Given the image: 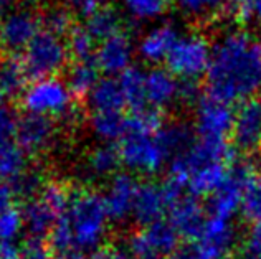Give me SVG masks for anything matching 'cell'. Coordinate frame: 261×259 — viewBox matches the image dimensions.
Wrapping results in <instances>:
<instances>
[{
  "mask_svg": "<svg viewBox=\"0 0 261 259\" xmlns=\"http://www.w3.org/2000/svg\"><path fill=\"white\" fill-rule=\"evenodd\" d=\"M42 25L46 32L63 37L73 28V15L66 7H51L43 13Z\"/></svg>",
  "mask_w": 261,
  "mask_h": 259,
  "instance_id": "cell-35",
  "label": "cell"
},
{
  "mask_svg": "<svg viewBox=\"0 0 261 259\" xmlns=\"http://www.w3.org/2000/svg\"><path fill=\"white\" fill-rule=\"evenodd\" d=\"M230 165L228 162L215 160L195 168L187 180V187L195 196H212L215 195L225 180L228 179Z\"/></svg>",
  "mask_w": 261,
  "mask_h": 259,
  "instance_id": "cell-22",
  "label": "cell"
},
{
  "mask_svg": "<svg viewBox=\"0 0 261 259\" xmlns=\"http://www.w3.org/2000/svg\"><path fill=\"white\" fill-rule=\"evenodd\" d=\"M245 22L255 23L258 28L261 30V0H251V2H250Z\"/></svg>",
  "mask_w": 261,
  "mask_h": 259,
  "instance_id": "cell-43",
  "label": "cell"
},
{
  "mask_svg": "<svg viewBox=\"0 0 261 259\" xmlns=\"http://www.w3.org/2000/svg\"><path fill=\"white\" fill-rule=\"evenodd\" d=\"M178 37H180V32H178L174 23H154L137 40L136 51L141 56V60L149 65H159L162 61L166 63V60L169 58Z\"/></svg>",
  "mask_w": 261,
  "mask_h": 259,
  "instance_id": "cell-19",
  "label": "cell"
},
{
  "mask_svg": "<svg viewBox=\"0 0 261 259\" xmlns=\"http://www.w3.org/2000/svg\"><path fill=\"white\" fill-rule=\"evenodd\" d=\"M108 211L101 193L93 190H78L71 193L65 215L60 218L50 235V243L60 253L80 249L83 253L98 251L109 233Z\"/></svg>",
  "mask_w": 261,
  "mask_h": 259,
  "instance_id": "cell-2",
  "label": "cell"
},
{
  "mask_svg": "<svg viewBox=\"0 0 261 259\" xmlns=\"http://www.w3.org/2000/svg\"><path fill=\"white\" fill-rule=\"evenodd\" d=\"M15 139L27 154H45L57 142V126L53 119L25 114L18 119Z\"/></svg>",
  "mask_w": 261,
  "mask_h": 259,
  "instance_id": "cell-18",
  "label": "cell"
},
{
  "mask_svg": "<svg viewBox=\"0 0 261 259\" xmlns=\"http://www.w3.org/2000/svg\"><path fill=\"white\" fill-rule=\"evenodd\" d=\"M51 249V243H48L45 238L30 236L20 246V253H22V259H53Z\"/></svg>",
  "mask_w": 261,
  "mask_h": 259,
  "instance_id": "cell-37",
  "label": "cell"
},
{
  "mask_svg": "<svg viewBox=\"0 0 261 259\" xmlns=\"http://www.w3.org/2000/svg\"><path fill=\"white\" fill-rule=\"evenodd\" d=\"M13 4H15V0H0V10L9 9V7H12Z\"/></svg>",
  "mask_w": 261,
  "mask_h": 259,
  "instance_id": "cell-48",
  "label": "cell"
},
{
  "mask_svg": "<svg viewBox=\"0 0 261 259\" xmlns=\"http://www.w3.org/2000/svg\"><path fill=\"white\" fill-rule=\"evenodd\" d=\"M70 198L71 193H68L65 185L60 182H48L35 196L27 200L22 215L25 229L30 236L45 238L46 235H51L60 218L65 215Z\"/></svg>",
  "mask_w": 261,
  "mask_h": 259,
  "instance_id": "cell-5",
  "label": "cell"
},
{
  "mask_svg": "<svg viewBox=\"0 0 261 259\" xmlns=\"http://www.w3.org/2000/svg\"><path fill=\"white\" fill-rule=\"evenodd\" d=\"M255 180L256 175L251 165L245 162L231 163L228 179L215 195L210 196V215L226 218V220H231L233 216L238 215L242 211L245 195Z\"/></svg>",
  "mask_w": 261,
  "mask_h": 259,
  "instance_id": "cell-10",
  "label": "cell"
},
{
  "mask_svg": "<svg viewBox=\"0 0 261 259\" xmlns=\"http://www.w3.org/2000/svg\"><path fill=\"white\" fill-rule=\"evenodd\" d=\"M42 18L30 9H13L0 20V48L10 54L23 53L38 35Z\"/></svg>",
  "mask_w": 261,
  "mask_h": 259,
  "instance_id": "cell-13",
  "label": "cell"
},
{
  "mask_svg": "<svg viewBox=\"0 0 261 259\" xmlns=\"http://www.w3.org/2000/svg\"><path fill=\"white\" fill-rule=\"evenodd\" d=\"M250 2H251V0H228V5H230V9L233 10V13H235V17L238 20H242V22H245Z\"/></svg>",
  "mask_w": 261,
  "mask_h": 259,
  "instance_id": "cell-45",
  "label": "cell"
},
{
  "mask_svg": "<svg viewBox=\"0 0 261 259\" xmlns=\"http://www.w3.org/2000/svg\"><path fill=\"white\" fill-rule=\"evenodd\" d=\"M15 193H17V190L12 183L0 179V213L13 207Z\"/></svg>",
  "mask_w": 261,
  "mask_h": 259,
  "instance_id": "cell-41",
  "label": "cell"
},
{
  "mask_svg": "<svg viewBox=\"0 0 261 259\" xmlns=\"http://www.w3.org/2000/svg\"><path fill=\"white\" fill-rule=\"evenodd\" d=\"M240 259H261V253H253V251H246V253Z\"/></svg>",
  "mask_w": 261,
  "mask_h": 259,
  "instance_id": "cell-47",
  "label": "cell"
},
{
  "mask_svg": "<svg viewBox=\"0 0 261 259\" xmlns=\"http://www.w3.org/2000/svg\"><path fill=\"white\" fill-rule=\"evenodd\" d=\"M17 139H0V179L15 185L30 172L29 159Z\"/></svg>",
  "mask_w": 261,
  "mask_h": 259,
  "instance_id": "cell-23",
  "label": "cell"
},
{
  "mask_svg": "<svg viewBox=\"0 0 261 259\" xmlns=\"http://www.w3.org/2000/svg\"><path fill=\"white\" fill-rule=\"evenodd\" d=\"M29 71L23 65L22 58H7L0 63V83H2L7 96L12 94H22L27 88V79H29Z\"/></svg>",
  "mask_w": 261,
  "mask_h": 259,
  "instance_id": "cell-32",
  "label": "cell"
},
{
  "mask_svg": "<svg viewBox=\"0 0 261 259\" xmlns=\"http://www.w3.org/2000/svg\"><path fill=\"white\" fill-rule=\"evenodd\" d=\"M88 106L93 112H121L126 107L119 81L111 76L101 78L88 96Z\"/></svg>",
  "mask_w": 261,
  "mask_h": 259,
  "instance_id": "cell-24",
  "label": "cell"
},
{
  "mask_svg": "<svg viewBox=\"0 0 261 259\" xmlns=\"http://www.w3.org/2000/svg\"><path fill=\"white\" fill-rule=\"evenodd\" d=\"M137 188L139 183L130 174H116L108 180L101 196L109 220L114 223H124L133 218Z\"/></svg>",
  "mask_w": 261,
  "mask_h": 259,
  "instance_id": "cell-15",
  "label": "cell"
},
{
  "mask_svg": "<svg viewBox=\"0 0 261 259\" xmlns=\"http://www.w3.org/2000/svg\"><path fill=\"white\" fill-rule=\"evenodd\" d=\"M233 122L235 111L225 101L207 94L195 103L194 126L198 139L226 142L233 132Z\"/></svg>",
  "mask_w": 261,
  "mask_h": 259,
  "instance_id": "cell-12",
  "label": "cell"
},
{
  "mask_svg": "<svg viewBox=\"0 0 261 259\" xmlns=\"http://www.w3.org/2000/svg\"><path fill=\"white\" fill-rule=\"evenodd\" d=\"M146 101L155 111H166L182 103V81L167 68L154 66L146 71Z\"/></svg>",
  "mask_w": 261,
  "mask_h": 259,
  "instance_id": "cell-20",
  "label": "cell"
},
{
  "mask_svg": "<svg viewBox=\"0 0 261 259\" xmlns=\"http://www.w3.org/2000/svg\"><path fill=\"white\" fill-rule=\"evenodd\" d=\"M70 50L63 37L50 32H40L22 53V61L33 79L58 76L70 63Z\"/></svg>",
  "mask_w": 261,
  "mask_h": 259,
  "instance_id": "cell-7",
  "label": "cell"
},
{
  "mask_svg": "<svg viewBox=\"0 0 261 259\" xmlns=\"http://www.w3.org/2000/svg\"><path fill=\"white\" fill-rule=\"evenodd\" d=\"M212 50L214 45L203 33H180L169 58L166 60V68L180 81L195 83L202 76H207L212 61Z\"/></svg>",
  "mask_w": 261,
  "mask_h": 259,
  "instance_id": "cell-6",
  "label": "cell"
},
{
  "mask_svg": "<svg viewBox=\"0 0 261 259\" xmlns=\"http://www.w3.org/2000/svg\"><path fill=\"white\" fill-rule=\"evenodd\" d=\"M25 229L22 211L12 207L0 213V243H15Z\"/></svg>",
  "mask_w": 261,
  "mask_h": 259,
  "instance_id": "cell-34",
  "label": "cell"
},
{
  "mask_svg": "<svg viewBox=\"0 0 261 259\" xmlns=\"http://www.w3.org/2000/svg\"><path fill=\"white\" fill-rule=\"evenodd\" d=\"M122 96H124L126 106L134 111L147 107L146 101V71L141 68L130 66L127 71H124L118 78Z\"/></svg>",
  "mask_w": 261,
  "mask_h": 259,
  "instance_id": "cell-28",
  "label": "cell"
},
{
  "mask_svg": "<svg viewBox=\"0 0 261 259\" xmlns=\"http://www.w3.org/2000/svg\"><path fill=\"white\" fill-rule=\"evenodd\" d=\"M210 96L242 104L261 93V42L251 32L226 28L217 37L207 71Z\"/></svg>",
  "mask_w": 261,
  "mask_h": 259,
  "instance_id": "cell-1",
  "label": "cell"
},
{
  "mask_svg": "<svg viewBox=\"0 0 261 259\" xmlns=\"http://www.w3.org/2000/svg\"><path fill=\"white\" fill-rule=\"evenodd\" d=\"M57 259H89L86 256V253L80 249H70V251H63V253H60Z\"/></svg>",
  "mask_w": 261,
  "mask_h": 259,
  "instance_id": "cell-46",
  "label": "cell"
},
{
  "mask_svg": "<svg viewBox=\"0 0 261 259\" xmlns=\"http://www.w3.org/2000/svg\"><path fill=\"white\" fill-rule=\"evenodd\" d=\"M230 159H231V147L226 142L203 140L197 137V140L194 139V142L189 147H185L184 151L175 154L170 159L169 180L178 188H184L187 185L190 174L195 168L215 160L230 162Z\"/></svg>",
  "mask_w": 261,
  "mask_h": 259,
  "instance_id": "cell-9",
  "label": "cell"
},
{
  "mask_svg": "<svg viewBox=\"0 0 261 259\" xmlns=\"http://www.w3.org/2000/svg\"><path fill=\"white\" fill-rule=\"evenodd\" d=\"M18 119L12 109L0 106V139H15Z\"/></svg>",
  "mask_w": 261,
  "mask_h": 259,
  "instance_id": "cell-39",
  "label": "cell"
},
{
  "mask_svg": "<svg viewBox=\"0 0 261 259\" xmlns=\"http://www.w3.org/2000/svg\"><path fill=\"white\" fill-rule=\"evenodd\" d=\"M63 2L71 15L86 20L106 7V0H63Z\"/></svg>",
  "mask_w": 261,
  "mask_h": 259,
  "instance_id": "cell-38",
  "label": "cell"
},
{
  "mask_svg": "<svg viewBox=\"0 0 261 259\" xmlns=\"http://www.w3.org/2000/svg\"><path fill=\"white\" fill-rule=\"evenodd\" d=\"M246 251L261 253V223L251 224L248 235H246Z\"/></svg>",
  "mask_w": 261,
  "mask_h": 259,
  "instance_id": "cell-42",
  "label": "cell"
},
{
  "mask_svg": "<svg viewBox=\"0 0 261 259\" xmlns=\"http://www.w3.org/2000/svg\"><path fill=\"white\" fill-rule=\"evenodd\" d=\"M89 259H136V256L130 253L129 248L102 246L98 251H94Z\"/></svg>",
  "mask_w": 261,
  "mask_h": 259,
  "instance_id": "cell-40",
  "label": "cell"
},
{
  "mask_svg": "<svg viewBox=\"0 0 261 259\" xmlns=\"http://www.w3.org/2000/svg\"><path fill=\"white\" fill-rule=\"evenodd\" d=\"M242 213L250 223H261V182L258 179L251 183V187L245 195Z\"/></svg>",
  "mask_w": 261,
  "mask_h": 259,
  "instance_id": "cell-36",
  "label": "cell"
},
{
  "mask_svg": "<svg viewBox=\"0 0 261 259\" xmlns=\"http://www.w3.org/2000/svg\"><path fill=\"white\" fill-rule=\"evenodd\" d=\"M68 50L76 60H91L96 53V38L89 33L86 26H73L68 33Z\"/></svg>",
  "mask_w": 261,
  "mask_h": 259,
  "instance_id": "cell-33",
  "label": "cell"
},
{
  "mask_svg": "<svg viewBox=\"0 0 261 259\" xmlns=\"http://www.w3.org/2000/svg\"><path fill=\"white\" fill-rule=\"evenodd\" d=\"M118 152L121 163L130 174L154 175L167 165L172 159L169 147L159 132L126 131L119 140Z\"/></svg>",
  "mask_w": 261,
  "mask_h": 259,
  "instance_id": "cell-4",
  "label": "cell"
},
{
  "mask_svg": "<svg viewBox=\"0 0 261 259\" xmlns=\"http://www.w3.org/2000/svg\"><path fill=\"white\" fill-rule=\"evenodd\" d=\"M233 144L245 154L261 151V98L245 101L235 111Z\"/></svg>",
  "mask_w": 261,
  "mask_h": 259,
  "instance_id": "cell-16",
  "label": "cell"
},
{
  "mask_svg": "<svg viewBox=\"0 0 261 259\" xmlns=\"http://www.w3.org/2000/svg\"><path fill=\"white\" fill-rule=\"evenodd\" d=\"M5 96H7V93H5V90H4V86H2V83H0V106H2V103H4V99H5Z\"/></svg>",
  "mask_w": 261,
  "mask_h": 259,
  "instance_id": "cell-49",
  "label": "cell"
},
{
  "mask_svg": "<svg viewBox=\"0 0 261 259\" xmlns=\"http://www.w3.org/2000/svg\"><path fill=\"white\" fill-rule=\"evenodd\" d=\"M177 10L194 22H210L228 5V0H175Z\"/></svg>",
  "mask_w": 261,
  "mask_h": 259,
  "instance_id": "cell-29",
  "label": "cell"
},
{
  "mask_svg": "<svg viewBox=\"0 0 261 259\" xmlns=\"http://www.w3.org/2000/svg\"><path fill=\"white\" fill-rule=\"evenodd\" d=\"M0 259H22L20 246L15 243H0Z\"/></svg>",
  "mask_w": 261,
  "mask_h": 259,
  "instance_id": "cell-44",
  "label": "cell"
},
{
  "mask_svg": "<svg viewBox=\"0 0 261 259\" xmlns=\"http://www.w3.org/2000/svg\"><path fill=\"white\" fill-rule=\"evenodd\" d=\"M182 188L167 180L166 183L142 182L137 188L133 218L141 226H147L157 221H162L169 215L175 200L180 196Z\"/></svg>",
  "mask_w": 261,
  "mask_h": 259,
  "instance_id": "cell-11",
  "label": "cell"
},
{
  "mask_svg": "<svg viewBox=\"0 0 261 259\" xmlns=\"http://www.w3.org/2000/svg\"><path fill=\"white\" fill-rule=\"evenodd\" d=\"M121 165V157L118 149L111 144H99L85 159V172L89 179H111L118 174V167Z\"/></svg>",
  "mask_w": 261,
  "mask_h": 259,
  "instance_id": "cell-25",
  "label": "cell"
},
{
  "mask_svg": "<svg viewBox=\"0 0 261 259\" xmlns=\"http://www.w3.org/2000/svg\"><path fill=\"white\" fill-rule=\"evenodd\" d=\"M134 54H137L136 43L129 35L121 32L105 42H99L94 53V63L106 76L119 78L122 73L133 66Z\"/></svg>",
  "mask_w": 261,
  "mask_h": 259,
  "instance_id": "cell-17",
  "label": "cell"
},
{
  "mask_svg": "<svg viewBox=\"0 0 261 259\" xmlns=\"http://www.w3.org/2000/svg\"><path fill=\"white\" fill-rule=\"evenodd\" d=\"M167 216L169 223L174 226L178 236L190 241L200 235L203 224L208 218L203 205L195 195L178 196Z\"/></svg>",
  "mask_w": 261,
  "mask_h": 259,
  "instance_id": "cell-21",
  "label": "cell"
},
{
  "mask_svg": "<svg viewBox=\"0 0 261 259\" xmlns=\"http://www.w3.org/2000/svg\"><path fill=\"white\" fill-rule=\"evenodd\" d=\"M89 131L101 144H113L124 137L127 118L121 112H93L89 119Z\"/></svg>",
  "mask_w": 261,
  "mask_h": 259,
  "instance_id": "cell-26",
  "label": "cell"
},
{
  "mask_svg": "<svg viewBox=\"0 0 261 259\" xmlns=\"http://www.w3.org/2000/svg\"><path fill=\"white\" fill-rule=\"evenodd\" d=\"M86 28L96 38V42H105V40L118 35L122 30V18L114 9L105 7L99 12H96L93 17L88 18Z\"/></svg>",
  "mask_w": 261,
  "mask_h": 259,
  "instance_id": "cell-30",
  "label": "cell"
},
{
  "mask_svg": "<svg viewBox=\"0 0 261 259\" xmlns=\"http://www.w3.org/2000/svg\"><path fill=\"white\" fill-rule=\"evenodd\" d=\"M238 244V233L231 220L208 215L203 228L187 248L192 259H230Z\"/></svg>",
  "mask_w": 261,
  "mask_h": 259,
  "instance_id": "cell-8",
  "label": "cell"
},
{
  "mask_svg": "<svg viewBox=\"0 0 261 259\" xmlns=\"http://www.w3.org/2000/svg\"><path fill=\"white\" fill-rule=\"evenodd\" d=\"M139 259H170V257H166V256H144V257H139Z\"/></svg>",
  "mask_w": 261,
  "mask_h": 259,
  "instance_id": "cell-50",
  "label": "cell"
},
{
  "mask_svg": "<svg viewBox=\"0 0 261 259\" xmlns=\"http://www.w3.org/2000/svg\"><path fill=\"white\" fill-rule=\"evenodd\" d=\"M99 70L91 60H76L68 68L66 83L74 96H89L99 83Z\"/></svg>",
  "mask_w": 261,
  "mask_h": 259,
  "instance_id": "cell-27",
  "label": "cell"
},
{
  "mask_svg": "<svg viewBox=\"0 0 261 259\" xmlns=\"http://www.w3.org/2000/svg\"><path fill=\"white\" fill-rule=\"evenodd\" d=\"M119 5L130 20L139 23H150L162 17L167 0H119Z\"/></svg>",
  "mask_w": 261,
  "mask_h": 259,
  "instance_id": "cell-31",
  "label": "cell"
},
{
  "mask_svg": "<svg viewBox=\"0 0 261 259\" xmlns=\"http://www.w3.org/2000/svg\"><path fill=\"white\" fill-rule=\"evenodd\" d=\"M180 248V236L169 221H157L130 236L129 251L136 259L144 256H166L170 257Z\"/></svg>",
  "mask_w": 261,
  "mask_h": 259,
  "instance_id": "cell-14",
  "label": "cell"
},
{
  "mask_svg": "<svg viewBox=\"0 0 261 259\" xmlns=\"http://www.w3.org/2000/svg\"><path fill=\"white\" fill-rule=\"evenodd\" d=\"M20 104L25 114L66 121L74 118V94L66 79L58 76L33 79L20 94Z\"/></svg>",
  "mask_w": 261,
  "mask_h": 259,
  "instance_id": "cell-3",
  "label": "cell"
}]
</instances>
